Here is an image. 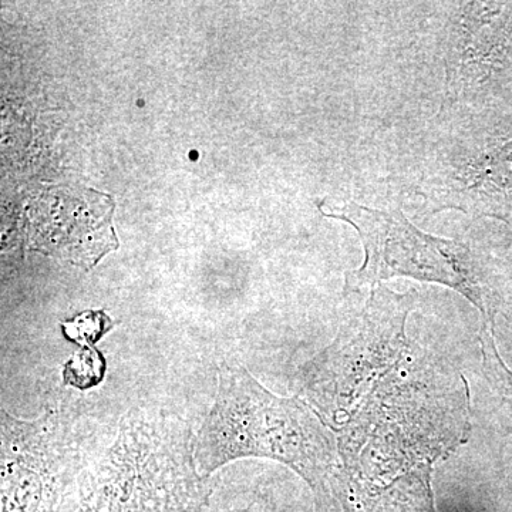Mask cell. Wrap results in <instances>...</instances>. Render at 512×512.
I'll return each mask as SVG.
<instances>
[{"mask_svg":"<svg viewBox=\"0 0 512 512\" xmlns=\"http://www.w3.org/2000/svg\"><path fill=\"white\" fill-rule=\"evenodd\" d=\"M195 441L174 414L127 413L109 446L93 448L57 512H207L212 488Z\"/></svg>","mask_w":512,"mask_h":512,"instance_id":"cell-1","label":"cell"},{"mask_svg":"<svg viewBox=\"0 0 512 512\" xmlns=\"http://www.w3.org/2000/svg\"><path fill=\"white\" fill-rule=\"evenodd\" d=\"M262 457L292 468L315 494L316 511L332 512L336 441L299 397L276 396L244 367L220 366L218 389L195 441L201 476L239 458Z\"/></svg>","mask_w":512,"mask_h":512,"instance_id":"cell-2","label":"cell"},{"mask_svg":"<svg viewBox=\"0 0 512 512\" xmlns=\"http://www.w3.org/2000/svg\"><path fill=\"white\" fill-rule=\"evenodd\" d=\"M0 416V512L59 511L94 448L86 420L72 407L33 420Z\"/></svg>","mask_w":512,"mask_h":512,"instance_id":"cell-3","label":"cell"},{"mask_svg":"<svg viewBox=\"0 0 512 512\" xmlns=\"http://www.w3.org/2000/svg\"><path fill=\"white\" fill-rule=\"evenodd\" d=\"M320 210L326 217L353 225L365 245V264L348 274L346 291L394 276H407L453 288L484 315L487 313V298L476 262L466 245L424 234L399 211L373 210L355 202L340 207L323 202Z\"/></svg>","mask_w":512,"mask_h":512,"instance_id":"cell-4","label":"cell"},{"mask_svg":"<svg viewBox=\"0 0 512 512\" xmlns=\"http://www.w3.org/2000/svg\"><path fill=\"white\" fill-rule=\"evenodd\" d=\"M503 23L487 5L468 6L451 30L447 52L448 92L458 94L467 83L483 80L493 69L503 43Z\"/></svg>","mask_w":512,"mask_h":512,"instance_id":"cell-5","label":"cell"},{"mask_svg":"<svg viewBox=\"0 0 512 512\" xmlns=\"http://www.w3.org/2000/svg\"><path fill=\"white\" fill-rule=\"evenodd\" d=\"M113 328L110 316L103 311H87L63 323L67 339L79 343L82 348H94V343Z\"/></svg>","mask_w":512,"mask_h":512,"instance_id":"cell-6","label":"cell"},{"mask_svg":"<svg viewBox=\"0 0 512 512\" xmlns=\"http://www.w3.org/2000/svg\"><path fill=\"white\" fill-rule=\"evenodd\" d=\"M106 363L103 356L94 348H83L64 367V380L77 387H89L100 382Z\"/></svg>","mask_w":512,"mask_h":512,"instance_id":"cell-7","label":"cell"},{"mask_svg":"<svg viewBox=\"0 0 512 512\" xmlns=\"http://www.w3.org/2000/svg\"><path fill=\"white\" fill-rule=\"evenodd\" d=\"M478 178L490 181L498 187L512 188V143L505 144L485 158Z\"/></svg>","mask_w":512,"mask_h":512,"instance_id":"cell-8","label":"cell"},{"mask_svg":"<svg viewBox=\"0 0 512 512\" xmlns=\"http://www.w3.org/2000/svg\"><path fill=\"white\" fill-rule=\"evenodd\" d=\"M241 512H275V505L266 497L256 498L254 503L249 504L244 511Z\"/></svg>","mask_w":512,"mask_h":512,"instance_id":"cell-9","label":"cell"}]
</instances>
